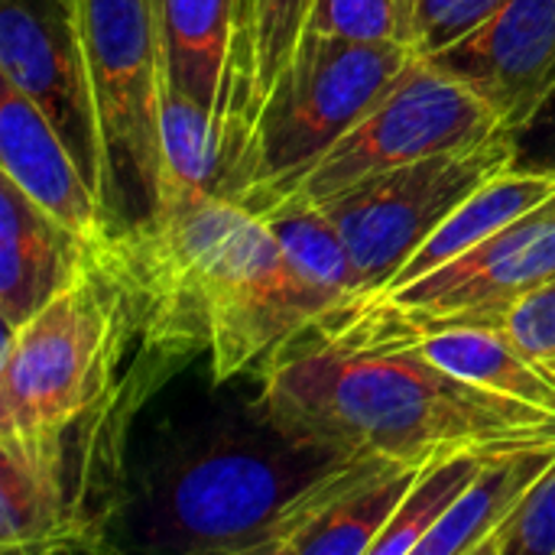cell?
Segmentation results:
<instances>
[{"mask_svg": "<svg viewBox=\"0 0 555 555\" xmlns=\"http://www.w3.org/2000/svg\"><path fill=\"white\" fill-rule=\"evenodd\" d=\"M130 319L114 276L94 260L3 341L0 436L52 439L101 406Z\"/></svg>", "mask_w": 555, "mask_h": 555, "instance_id": "4", "label": "cell"}, {"mask_svg": "<svg viewBox=\"0 0 555 555\" xmlns=\"http://www.w3.org/2000/svg\"><path fill=\"white\" fill-rule=\"evenodd\" d=\"M0 169L36 205L104 254L117 237L101 195L49 117L13 81L0 78Z\"/></svg>", "mask_w": 555, "mask_h": 555, "instance_id": "13", "label": "cell"}, {"mask_svg": "<svg viewBox=\"0 0 555 555\" xmlns=\"http://www.w3.org/2000/svg\"><path fill=\"white\" fill-rule=\"evenodd\" d=\"M507 0H403V39L433 55L485 26Z\"/></svg>", "mask_w": 555, "mask_h": 555, "instance_id": "22", "label": "cell"}, {"mask_svg": "<svg viewBox=\"0 0 555 555\" xmlns=\"http://www.w3.org/2000/svg\"><path fill=\"white\" fill-rule=\"evenodd\" d=\"M524 166H546L555 169V88L540 104V111L514 133Z\"/></svg>", "mask_w": 555, "mask_h": 555, "instance_id": "27", "label": "cell"}, {"mask_svg": "<svg viewBox=\"0 0 555 555\" xmlns=\"http://www.w3.org/2000/svg\"><path fill=\"white\" fill-rule=\"evenodd\" d=\"M555 280V195L511 221L459 260L380 296L410 315H475L494 322L504 306Z\"/></svg>", "mask_w": 555, "mask_h": 555, "instance_id": "11", "label": "cell"}, {"mask_svg": "<svg viewBox=\"0 0 555 555\" xmlns=\"http://www.w3.org/2000/svg\"><path fill=\"white\" fill-rule=\"evenodd\" d=\"M553 462L555 446L491 455L455 507L416 546V555H481Z\"/></svg>", "mask_w": 555, "mask_h": 555, "instance_id": "18", "label": "cell"}, {"mask_svg": "<svg viewBox=\"0 0 555 555\" xmlns=\"http://www.w3.org/2000/svg\"><path fill=\"white\" fill-rule=\"evenodd\" d=\"M257 189L254 120L205 111L163 81V195L189 192L247 208Z\"/></svg>", "mask_w": 555, "mask_h": 555, "instance_id": "16", "label": "cell"}, {"mask_svg": "<svg viewBox=\"0 0 555 555\" xmlns=\"http://www.w3.org/2000/svg\"><path fill=\"white\" fill-rule=\"evenodd\" d=\"M260 218L270 224L293 270L332 306V315L361 299L348 241L319 202L286 195L260 211Z\"/></svg>", "mask_w": 555, "mask_h": 555, "instance_id": "20", "label": "cell"}, {"mask_svg": "<svg viewBox=\"0 0 555 555\" xmlns=\"http://www.w3.org/2000/svg\"><path fill=\"white\" fill-rule=\"evenodd\" d=\"M520 159L514 133L501 130L397 169L319 202L348 241L361 299L384 293L436 228L494 172Z\"/></svg>", "mask_w": 555, "mask_h": 555, "instance_id": "7", "label": "cell"}, {"mask_svg": "<svg viewBox=\"0 0 555 555\" xmlns=\"http://www.w3.org/2000/svg\"><path fill=\"white\" fill-rule=\"evenodd\" d=\"M501 130L498 114L468 85L416 52L393 88L286 195L325 202L374 172L478 143Z\"/></svg>", "mask_w": 555, "mask_h": 555, "instance_id": "8", "label": "cell"}, {"mask_svg": "<svg viewBox=\"0 0 555 555\" xmlns=\"http://www.w3.org/2000/svg\"><path fill=\"white\" fill-rule=\"evenodd\" d=\"M260 420L335 455L429 465L555 446V416L481 390L403 345H335L312 328L270 354Z\"/></svg>", "mask_w": 555, "mask_h": 555, "instance_id": "2", "label": "cell"}, {"mask_svg": "<svg viewBox=\"0 0 555 555\" xmlns=\"http://www.w3.org/2000/svg\"><path fill=\"white\" fill-rule=\"evenodd\" d=\"M488 459L491 455L462 452V455H446V459H436V462L423 465V472L410 485L400 511L393 514V520L387 524V530L374 543L371 555L416 553V546L455 507V501L465 494V488L475 481V475L481 472V465Z\"/></svg>", "mask_w": 555, "mask_h": 555, "instance_id": "21", "label": "cell"}, {"mask_svg": "<svg viewBox=\"0 0 555 555\" xmlns=\"http://www.w3.org/2000/svg\"><path fill=\"white\" fill-rule=\"evenodd\" d=\"M163 81L205 111L257 117L254 0H153Z\"/></svg>", "mask_w": 555, "mask_h": 555, "instance_id": "10", "label": "cell"}, {"mask_svg": "<svg viewBox=\"0 0 555 555\" xmlns=\"http://www.w3.org/2000/svg\"><path fill=\"white\" fill-rule=\"evenodd\" d=\"M94 260V247L36 205L13 179H0V322L7 335L72 286Z\"/></svg>", "mask_w": 555, "mask_h": 555, "instance_id": "15", "label": "cell"}, {"mask_svg": "<svg viewBox=\"0 0 555 555\" xmlns=\"http://www.w3.org/2000/svg\"><path fill=\"white\" fill-rule=\"evenodd\" d=\"M406 42H361L306 29L254 117L257 189L250 211L280 202L400 78Z\"/></svg>", "mask_w": 555, "mask_h": 555, "instance_id": "5", "label": "cell"}, {"mask_svg": "<svg viewBox=\"0 0 555 555\" xmlns=\"http://www.w3.org/2000/svg\"><path fill=\"white\" fill-rule=\"evenodd\" d=\"M91 98L104 143V205L117 234L163 195V59L153 0H81Z\"/></svg>", "mask_w": 555, "mask_h": 555, "instance_id": "6", "label": "cell"}, {"mask_svg": "<svg viewBox=\"0 0 555 555\" xmlns=\"http://www.w3.org/2000/svg\"><path fill=\"white\" fill-rule=\"evenodd\" d=\"M420 472L423 465L380 462L315 524L296 533L283 555H371Z\"/></svg>", "mask_w": 555, "mask_h": 555, "instance_id": "19", "label": "cell"}, {"mask_svg": "<svg viewBox=\"0 0 555 555\" xmlns=\"http://www.w3.org/2000/svg\"><path fill=\"white\" fill-rule=\"evenodd\" d=\"M533 361L555 374V280L514 299L494 319Z\"/></svg>", "mask_w": 555, "mask_h": 555, "instance_id": "26", "label": "cell"}, {"mask_svg": "<svg viewBox=\"0 0 555 555\" xmlns=\"http://www.w3.org/2000/svg\"><path fill=\"white\" fill-rule=\"evenodd\" d=\"M306 29L361 42H406L403 0H315Z\"/></svg>", "mask_w": 555, "mask_h": 555, "instance_id": "24", "label": "cell"}, {"mask_svg": "<svg viewBox=\"0 0 555 555\" xmlns=\"http://www.w3.org/2000/svg\"><path fill=\"white\" fill-rule=\"evenodd\" d=\"M426 59L517 133L555 88V0H507L485 26Z\"/></svg>", "mask_w": 555, "mask_h": 555, "instance_id": "12", "label": "cell"}, {"mask_svg": "<svg viewBox=\"0 0 555 555\" xmlns=\"http://www.w3.org/2000/svg\"><path fill=\"white\" fill-rule=\"evenodd\" d=\"M315 0H254V36H257V91L260 101L276 81L289 55L296 52Z\"/></svg>", "mask_w": 555, "mask_h": 555, "instance_id": "23", "label": "cell"}, {"mask_svg": "<svg viewBox=\"0 0 555 555\" xmlns=\"http://www.w3.org/2000/svg\"><path fill=\"white\" fill-rule=\"evenodd\" d=\"M481 555H555V462Z\"/></svg>", "mask_w": 555, "mask_h": 555, "instance_id": "25", "label": "cell"}, {"mask_svg": "<svg viewBox=\"0 0 555 555\" xmlns=\"http://www.w3.org/2000/svg\"><path fill=\"white\" fill-rule=\"evenodd\" d=\"M0 78L36 101L104 202L107 169L81 0H0Z\"/></svg>", "mask_w": 555, "mask_h": 555, "instance_id": "9", "label": "cell"}, {"mask_svg": "<svg viewBox=\"0 0 555 555\" xmlns=\"http://www.w3.org/2000/svg\"><path fill=\"white\" fill-rule=\"evenodd\" d=\"M94 524L72 498L68 433L52 439L0 436V550H94Z\"/></svg>", "mask_w": 555, "mask_h": 555, "instance_id": "14", "label": "cell"}, {"mask_svg": "<svg viewBox=\"0 0 555 555\" xmlns=\"http://www.w3.org/2000/svg\"><path fill=\"white\" fill-rule=\"evenodd\" d=\"M553 195L555 169L514 163V166L494 172L436 228V234L406 260V267L397 273V280L384 293H393L426 273L459 260L462 254L491 241L511 221H517L520 215H527L530 208H537L540 202H546Z\"/></svg>", "mask_w": 555, "mask_h": 555, "instance_id": "17", "label": "cell"}, {"mask_svg": "<svg viewBox=\"0 0 555 555\" xmlns=\"http://www.w3.org/2000/svg\"><path fill=\"white\" fill-rule=\"evenodd\" d=\"M150 345H198L215 380L322 325L332 306L293 270L270 224L224 198L176 192L98 254Z\"/></svg>", "mask_w": 555, "mask_h": 555, "instance_id": "1", "label": "cell"}, {"mask_svg": "<svg viewBox=\"0 0 555 555\" xmlns=\"http://www.w3.org/2000/svg\"><path fill=\"white\" fill-rule=\"evenodd\" d=\"M380 462L390 459L335 455L286 436L276 449L250 439L211 442L172 468L156 527L166 546L189 553L283 555Z\"/></svg>", "mask_w": 555, "mask_h": 555, "instance_id": "3", "label": "cell"}]
</instances>
